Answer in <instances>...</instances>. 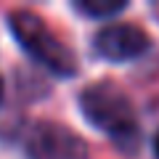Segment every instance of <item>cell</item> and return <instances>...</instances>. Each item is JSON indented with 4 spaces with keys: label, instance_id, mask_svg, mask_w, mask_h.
<instances>
[{
    "label": "cell",
    "instance_id": "cell-1",
    "mask_svg": "<svg viewBox=\"0 0 159 159\" xmlns=\"http://www.w3.org/2000/svg\"><path fill=\"white\" fill-rule=\"evenodd\" d=\"M82 114L90 119L98 130L111 135L119 146H133L138 141V125L133 103L125 93L111 82H96L80 96Z\"/></svg>",
    "mask_w": 159,
    "mask_h": 159
},
{
    "label": "cell",
    "instance_id": "cell-2",
    "mask_svg": "<svg viewBox=\"0 0 159 159\" xmlns=\"http://www.w3.org/2000/svg\"><path fill=\"white\" fill-rule=\"evenodd\" d=\"M8 21H11V29L16 34V40L21 43V48L32 58H37L43 66H48L51 72L61 74V77L77 72L74 53L53 34V29L40 16H34L29 11H16V13H11Z\"/></svg>",
    "mask_w": 159,
    "mask_h": 159
},
{
    "label": "cell",
    "instance_id": "cell-3",
    "mask_svg": "<svg viewBox=\"0 0 159 159\" xmlns=\"http://www.w3.org/2000/svg\"><path fill=\"white\" fill-rule=\"evenodd\" d=\"M29 159H88V146L74 130L56 122H40L27 138Z\"/></svg>",
    "mask_w": 159,
    "mask_h": 159
},
{
    "label": "cell",
    "instance_id": "cell-4",
    "mask_svg": "<svg viewBox=\"0 0 159 159\" xmlns=\"http://www.w3.org/2000/svg\"><path fill=\"white\" fill-rule=\"evenodd\" d=\"M96 51L106 61H130L148 51V34L135 24H109L96 34Z\"/></svg>",
    "mask_w": 159,
    "mask_h": 159
},
{
    "label": "cell",
    "instance_id": "cell-5",
    "mask_svg": "<svg viewBox=\"0 0 159 159\" xmlns=\"http://www.w3.org/2000/svg\"><path fill=\"white\" fill-rule=\"evenodd\" d=\"M74 8L80 13H85V16H93V19H111L114 13L125 11L127 3L125 0H77Z\"/></svg>",
    "mask_w": 159,
    "mask_h": 159
},
{
    "label": "cell",
    "instance_id": "cell-6",
    "mask_svg": "<svg viewBox=\"0 0 159 159\" xmlns=\"http://www.w3.org/2000/svg\"><path fill=\"white\" fill-rule=\"evenodd\" d=\"M154 154H157V159H159V133H157V138H154Z\"/></svg>",
    "mask_w": 159,
    "mask_h": 159
},
{
    "label": "cell",
    "instance_id": "cell-7",
    "mask_svg": "<svg viewBox=\"0 0 159 159\" xmlns=\"http://www.w3.org/2000/svg\"><path fill=\"white\" fill-rule=\"evenodd\" d=\"M0 98H3V80H0Z\"/></svg>",
    "mask_w": 159,
    "mask_h": 159
}]
</instances>
